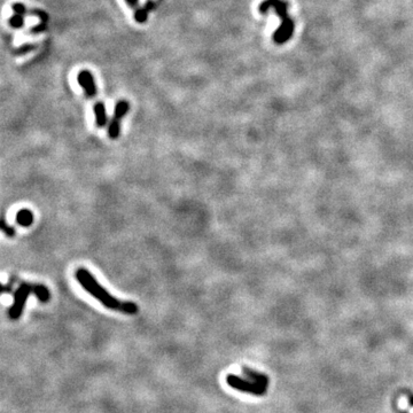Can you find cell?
I'll use <instances>...</instances> for the list:
<instances>
[{"label": "cell", "mask_w": 413, "mask_h": 413, "mask_svg": "<svg viewBox=\"0 0 413 413\" xmlns=\"http://www.w3.org/2000/svg\"><path fill=\"white\" fill-rule=\"evenodd\" d=\"M75 278L79 282V285L88 294L92 295L95 300L100 302L103 307L110 310H115V311H120L122 313H125V315H137L138 313L139 307L135 302L117 300L108 290L103 288L100 283L97 281V279L86 269H78L75 274Z\"/></svg>", "instance_id": "cell-1"}, {"label": "cell", "mask_w": 413, "mask_h": 413, "mask_svg": "<svg viewBox=\"0 0 413 413\" xmlns=\"http://www.w3.org/2000/svg\"><path fill=\"white\" fill-rule=\"evenodd\" d=\"M270 9H274L281 18V24L279 29L275 31L274 42L278 45H282L292 38L295 29L294 21L288 15V2L285 0H264L258 6V10L262 14H267Z\"/></svg>", "instance_id": "cell-2"}, {"label": "cell", "mask_w": 413, "mask_h": 413, "mask_svg": "<svg viewBox=\"0 0 413 413\" xmlns=\"http://www.w3.org/2000/svg\"><path fill=\"white\" fill-rule=\"evenodd\" d=\"M226 382L227 385L235 390L242 393L253 394L255 396H262L267 393L268 386L261 385L256 381H253L248 378H241L235 374H227L226 375Z\"/></svg>", "instance_id": "cell-3"}, {"label": "cell", "mask_w": 413, "mask_h": 413, "mask_svg": "<svg viewBox=\"0 0 413 413\" xmlns=\"http://www.w3.org/2000/svg\"><path fill=\"white\" fill-rule=\"evenodd\" d=\"M30 294H34V283L22 282L14 293V302L8 310V317L12 320H16L22 316L25 302Z\"/></svg>", "instance_id": "cell-4"}, {"label": "cell", "mask_w": 413, "mask_h": 413, "mask_svg": "<svg viewBox=\"0 0 413 413\" xmlns=\"http://www.w3.org/2000/svg\"><path fill=\"white\" fill-rule=\"evenodd\" d=\"M129 109H130V103L127 100H120L116 103L115 110H114V116L110 121L108 127V136L110 139L116 140L121 135V121L127 115Z\"/></svg>", "instance_id": "cell-5"}, {"label": "cell", "mask_w": 413, "mask_h": 413, "mask_svg": "<svg viewBox=\"0 0 413 413\" xmlns=\"http://www.w3.org/2000/svg\"><path fill=\"white\" fill-rule=\"evenodd\" d=\"M77 80H78L79 85L83 87V90L85 91V94L88 98L92 99L97 95V85H95L94 77L91 73V71H88V70H82V71L78 73Z\"/></svg>", "instance_id": "cell-6"}, {"label": "cell", "mask_w": 413, "mask_h": 413, "mask_svg": "<svg viewBox=\"0 0 413 413\" xmlns=\"http://www.w3.org/2000/svg\"><path fill=\"white\" fill-rule=\"evenodd\" d=\"M12 9L14 10V13L15 14H20V15H28V14H30V15H36L38 16L40 20H42L44 23L47 22L49 20V15L44 12L42 9H27V7H25L23 3L21 2H15L13 3L12 6Z\"/></svg>", "instance_id": "cell-7"}, {"label": "cell", "mask_w": 413, "mask_h": 413, "mask_svg": "<svg viewBox=\"0 0 413 413\" xmlns=\"http://www.w3.org/2000/svg\"><path fill=\"white\" fill-rule=\"evenodd\" d=\"M155 7V1L154 0H147L145 5L142 7H139L138 9H136L135 13V20L138 22V23H145L147 21V17H148V14L152 12Z\"/></svg>", "instance_id": "cell-8"}, {"label": "cell", "mask_w": 413, "mask_h": 413, "mask_svg": "<svg viewBox=\"0 0 413 413\" xmlns=\"http://www.w3.org/2000/svg\"><path fill=\"white\" fill-rule=\"evenodd\" d=\"M242 372H243V374H245L246 378L253 380V381H256V382L261 383V385H264V386L269 385V378L265 374H262V373H260V372H257L255 370H253V368L247 367V366L242 367Z\"/></svg>", "instance_id": "cell-9"}, {"label": "cell", "mask_w": 413, "mask_h": 413, "mask_svg": "<svg viewBox=\"0 0 413 413\" xmlns=\"http://www.w3.org/2000/svg\"><path fill=\"white\" fill-rule=\"evenodd\" d=\"M15 219L20 226L29 227L34 223V213L29 209H21L20 211H17Z\"/></svg>", "instance_id": "cell-10"}, {"label": "cell", "mask_w": 413, "mask_h": 413, "mask_svg": "<svg viewBox=\"0 0 413 413\" xmlns=\"http://www.w3.org/2000/svg\"><path fill=\"white\" fill-rule=\"evenodd\" d=\"M94 114H95V123L97 127L103 128L107 123V114H106V107L102 101H98L94 103Z\"/></svg>", "instance_id": "cell-11"}, {"label": "cell", "mask_w": 413, "mask_h": 413, "mask_svg": "<svg viewBox=\"0 0 413 413\" xmlns=\"http://www.w3.org/2000/svg\"><path fill=\"white\" fill-rule=\"evenodd\" d=\"M34 294L40 302H43V303L49 302L51 297L49 288H47L46 286L42 285V283H34Z\"/></svg>", "instance_id": "cell-12"}, {"label": "cell", "mask_w": 413, "mask_h": 413, "mask_svg": "<svg viewBox=\"0 0 413 413\" xmlns=\"http://www.w3.org/2000/svg\"><path fill=\"white\" fill-rule=\"evenodd\" d=\"M8 24L13 29H21L24 24V16L20 15V14H14L13 16L9 17Z\"/></svg>", "instance_id": "cell-13"}, {"label": "cell", "mask_w": 413, "mask_h": 413, "mask_svg": "<svg viewBox=\"0 0 413 413\" xmlns=\"http://www.w3.org/2000/svg\"><path fill=\"white\" fill-rule=\"evenodd\" d=\"M1 230H2L3 233H5L7 237H9V238H13L14 235H15V228L7 224L5 218H3L2 222H1Z\"/></svg>", "instance_id": "cell-14"}, {"label": "cell", "mask_w": 413, "mask_h": 413, "mask_svg": "<svg viewBox=\"0 0 413 413\" xmlns=\"http://www.w3.org/2000/svg\"><path fill=\"white\" fill-rule=\"evenodd\" d=\"M35 47H36V45H32V44H29V45H23V46L21 47V49L16 50L15 53H16V54H24L25 52H29V51L34 50Z\"/></svg>", "instance_id": "cell-15"}, {"label": "cell", "mask_w": 413, "mask_h": 413, "mask_svg": "<svg viewBox=\"0 0 413 413\" xmlns=\"http://www.w3.org/2000/svg\"><path fill=\"white\" fill-rule=\"evenodd\" d=\"M46 29V24L45 23H40L39 25H36L30 30L31 34H37V32H40V31H44Z\"/></svg>", "instance_id": "cell-16"}, {"label": "cell", "mask_w": 413, "mask_h": 413, "mask_svg": "<svg viewBox=\"0 0 413 413\" xmlns=\"http://www.w3.org/2000/svg\"><path fill=\"white\" fill-rule=\"evenodd\" d=\"M125 1H127L128 5L132 7V8H135V9L139 8V0H125Z\"/></svg>", "instance_id": "cell-17"}]
</instances>
